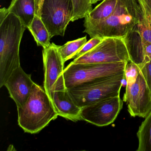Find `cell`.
I'll list each match as a JSON object with an SVG mask.
<instances>
[{
	"mask_svg": "<svg viewBox=\"0 0 151 151\" xmlns=\"http://www.w3.org/2000/svg\"><path fill=\"white\" fill-rule=\"evenodd\" d=\"M141 11L137 0H118L112 14L98 22L84 21V32L94 37L124 38L139 23Z\"/></svg>",
	"mask_w": 151,
	"mask_h": 151,
	"instance_id": "obj_1",
	"label": "cell"
},
{
	"mask_svg": "<svg viewBox=\"0 0 151 151\" xmlns=\"http://www.w3.org/2000/svg\"><path fill=\"white\" fill-rule=\"evenodd\" d=\"M26 27L13 13L0 18V87L21 66L19 52Z\"/></svg>",
	"mask_w": 151,
	"mask_h": 151,
	"instance_id": "obj_2",
	"label": "cell"
},
{
	"mask_svg": "<svg viewBox=\"0 0 151 151\" xmlns=\"http://www.w3.org/2000/svg\"><path fill=\"white\" fill-rule=\"evenodd\" d=\"M17 109L18 125L30 134L38 133L59 116L44 88L36 83L25 105Z\"/></svg>",
	"mask_w": 151,
	"mask_h": 151,
	"instance_id": "obj_3",
	"label": "cell"
},
{
	"mask_svg": "<svg viewBox=\"0 0 151 151\" xmlns=\"http://www.w3.org/2000/svg\"><path fill=\"white\" fill-rule=\"evenodd\" d=\"M124 73L111 76L67 89L70 97L82 108L96 101L120 95Z\"/></svg>",
	"mask_w": 151,
	"mask_h": 151,
	"instance_id": "obj_4",
	"label": "cell"
},
{
	"mask_svg": "<svg viewBox=\"0 0 151 151\" xmlns=\"http://www.w3.org/2000/svg\"><path fill=\"white\" fill-rule=\"evenodd\" d=\"M128 63H74L71 62L64 70L67 89L95 80L124 73Z\"/></svg>",
	"mask_w": 151,
	"mask_h": 151,
	"instance_id": "obj_5",
	"label": "cell"
},
{
	"mask_svg": "<svg viewBox=\"0 0 151 151\" xmlns=\"http://www.w3.org/2000/svg\"><path fill=\"white\" fill-rule=\"evenodd\" d=\"M51 38L64 37L70 22H72L74 9L72 0H41L37 9Z\"/></svg>",
	"mask_w": 151,
	"mask_h": 151,
	"instance_id": "obj_6",
	"label": "cell"
},
{
	"mask_svg": "<svg viewBox=\"0 0 151 151\" xmlns=\"http://www.w3.org/2000/svg\"><path fill=\"white\" fill-rule=\"evenodd\" d=\"M130 61L124 39L105 38L93 49L72 62L74 63H106Z\"/></svg>",
	"mask_w": 151,
	"mask_h": 151,
	"instance_id": "obj_7",
	"label": "cell"
},
{
	"mask_svg": "<svg viewBox=\"0 0 151 151\" xmlns=\"http://www.w3.org/2000/svg\"><path fill=\"white\" fill-rule=\"evenodd\" d=\"M43 59L44 88L52 101L54 92L67 89L64 77L65 63L59 53L58 45L53 43L43 49Z\"/></svg>",
	"mask_w": 151,
	"mask_h": 151,
	"instance_id": "obj_8",
	"label": "cell"
},
{
	"mask_svg": "<svg viewBox=\"0 0 151 151\" xmlns=\"http://www.w3.org/2000/svg\"><path fill=\"white\" fill-rule=\"evenodd\" d=\"M120 95L101 100L82 108L81 120L99 127L114 122L123 106Z\"/></svg>",
	"mask_w": 151,
	"mask_h": 151,
	"instance_id": "obj_9",
	"label": "cell"
},
{
	"mask_svg": "<svg viewBox=\"0 0 151 151\" xmlns=\"http://www.w3.org/2000/svg\"><path fill=\"white\" fill-rule=\"evenodd\" d=\"M124 101L132 117L145 118L151 110V93L139 72L134 83L126 85Z\"/></svg>",
	"mask_w": 151,
	"mask_h": 151,
	"instance_id": "obj_10",
	"label": "cell"
},
{
	"mask_svg": "<svg viewBox=\"0 0 151 151\" xmlns=\"http://www.w3.org/2000/svg\"><path fill=\"white\" fill-rule=\"evenodd\" d=\"M35 83L31 75L27 74L21 66L15 70L4 86L17 108L22 107L30 95Z\"/></svg>",
	"mask_w": 151,
	"mask_h": 151,
	"instance_id": "obj_11",
	"label": "cell"
},
{
	"mask_svg": "<svg viewBox=\"0 0 151 151\" xmlns=\"http://www.w3.org/2000/svg\"><path fill=\"white\" fill-rule=\"evenodd\" d=\"M52 101L59 116L74 122L81 120L82 108L74 102L67 89L54 92Z\"/></svg>",
	"mask_w": 151,
	"mask_h": 151,
	"instance_id": "obj_12",
	"label": "cell"
},
{
	"mask_svg": "<svg viewBox=\"0 0 151 151\" xmlns=\"http://www.w3.org/2000/svg\"><path fill=\"white\" fill-rule=\"evenodd\" d=\"M135 27L124 39L128 49L130 62L136 64L139 68H141L145 64L147 42L142 39Z\"/></svg>",
	"mask_w": 151,
	"mask_h": 151,
	"instance_id": "obj_13",
	"label": "cell"
},
{
	"mask_svg": "<svg viewBox=\"0 0 151 151\" xmlns=\"http://www.w3.org/2000/svg\"><path fill=\"white\" fill-rule=\"evenodd\" d=\"M7 10L17 17L28 29L37 14L36 0H12Z\"/></svg>",
	"mask_w": 151,
	"mask_h": 151,
	"instance_id": "obj_14",
	"label": "cell"
},
{
	"mask_svg": "<svg viewBox=\"0 0 151 151\" xmlns=\"http://www.w3.org/2000/svg\"><path fill=\"white\" fill-rule=\"evenodd\" d=\"M141 11V18L136 29L145 41L151 43V0H137Z\"/></svg>",
	"mask_w": 151,
	"mask_h": 151,
	"instance_id": "obj_15",
	"label": "cell"
},
{
	"mask_svg": "<svg viewBox=\"0 0 151 151\" xmlns=\"http://www.w3.org/2000/svg\"><path fill=\"white\" fill-rule=\"evenodd\" d=\"M28 29L32 34L38 46L44 48L51 45L50 40L52 38L50 33L38 15L36 14L35 16Z\"/></svg>",
	"mask_w": 151,
	"mask_h": 151,
	"instance_id": "obj_16",
	"label": "cell"
},
{
	"mask_svg": "<svg viewBox=\"0 0 151 151\" xmlns=\"http://www.w3.org/2000/svg\"><path fill=\"white\" fill-rule=\"evenodd\" d=\"M118 1V0H103L84 18V21L94 22L105 20L114 12Z\"/></svg>",
	"mask_w": 151,
	"mask_h": 151,
	"instance_id": "obj_17",
	"label": "cell"
},
{
	"mask_svg": "<svg viewBox=\"0 0 151 151\" xmlns=\"http://www.w3.org/2000/svg\"><path fill=\"white\" fill-rule=\"evenodd\" d=\"M137 136L138 139L137 151H151V110L139 126Z\"/></svg>",
	"mask_w": 151,
	"mask_h": 151,
	"instance_id": "obj_18",
	"label": "cell"
},
{
	"mask_svg": "<svg viewBox=\"0 0 151 151\" xmlns=\"http://www.w3.org/2000/svg\"><path fill=\"white\" fill-rule=\"evenodd\" d=\"M86 37L69 41L62 46H58V50L64 63L73 59L78 51L87 42Z\"/></svg>",
	"mask_w": 151,
	"mask_h": 151,
	"instance_id": "obj_19",
	"label": "cell"
},
{
	"mask_svg": "<svg viewBox=\"0 0 151 151\" xmlns=\"http://www.w3.org/2000/svg\"><path fill=\"white\" fill-rule=\"evenodd\" d=\"M41 0H37V9ZM74 9V16L72 22L85 18L92 10L91 0H72Z\"/></svg>",
	"mask_w": 151,
	"mask_h": 151,
	"instance_id": "obj_20",
	"label": "cell"
},
{
	"mask_svg": "<svg viewBox=\"0 0 151 151\" xmlns=\"http://www.w3.org/2000/svg\"><path fill=\"white\" fill-rule=\"evenodd\" d=\"M124 75L126 85H129L134 83L137 81L139 75L138 67L135 63L129 62L125 67Z\"/></svg>",
	"mask_w": 151,
	"mask_h": 151,
	"instance_id": "obj_21",
	"label": "cell"
},
{
	"mask_svg": "<svg viewBox=\"0 0 151 151\" xmlns=\"http://www.w3.org/2000/svg\"><path fill=\"white\" fill-rule=\"evenodd\" d=\"M103 39L104 38L99 37L91 38V40L84 45L78 51V52L74 56L73 59L74 60L77 59L99 45L102 41Z\"/></svg>",
	"mask_w": 151,
	"mask_h": 151,
	"instance_id": "obj_22",
	"label": "cell"
},
{
	"mask_svg": "<svg viewBox=\"0 0 151 151\" xmlns=\"http://www.w3.org/2000/svg\"><path fill=\"white\" fill-rule=\"evenodd\" d=\"M138 69L139 73L145 79L147 86L151 93V60L141 68Z\"/></svg>",
	"mask_w": 151,
	"mask_h": 151,
	"instance_id": "obj_23",
	"label": "cell"
},
{
	"mask_svg": "<svg viewBox=\"0 0 151 151\" xmlns=\"http://www.w3.org/2000/svg\"><path fill=\"white\" fill-rule=\"evenodd\" d=\"M99 0H91V2L92 4H95L96 2H98Z\"/></svg>",
	"mask_w": 151,
	"mask_h": 151,
	"instance_id": "obj_24",
	"label": "cell"
},
{
	"mask_svg": "<svg viewBox=\"0 0 151 151\" xmlns=\"http://www.w3.org/2000/svg\"><path fill=\"white\" fill-rule=\"evenodd\" d=\"M99 1H102V0H99Z\"/></svg>",
	"mask_w": 151,
	"mask_h": 151,
	"instance_id": "obj_25",
	"label": "cell"
},
{
	"mask_svg": "<svg viewBox=\"0 0 151 151\" xmlns=\"http://www.w3.org/2000/svg\"><path fill=\"white\" fill-rule=\"evenodd\" d=\"M37 0H36V1H37Z\"/></svg>",
	"mask_w": 151,
	"mask_h": 151,
	"instance_id": "obj_26",
	"label": "cell"
}]
</instances>
